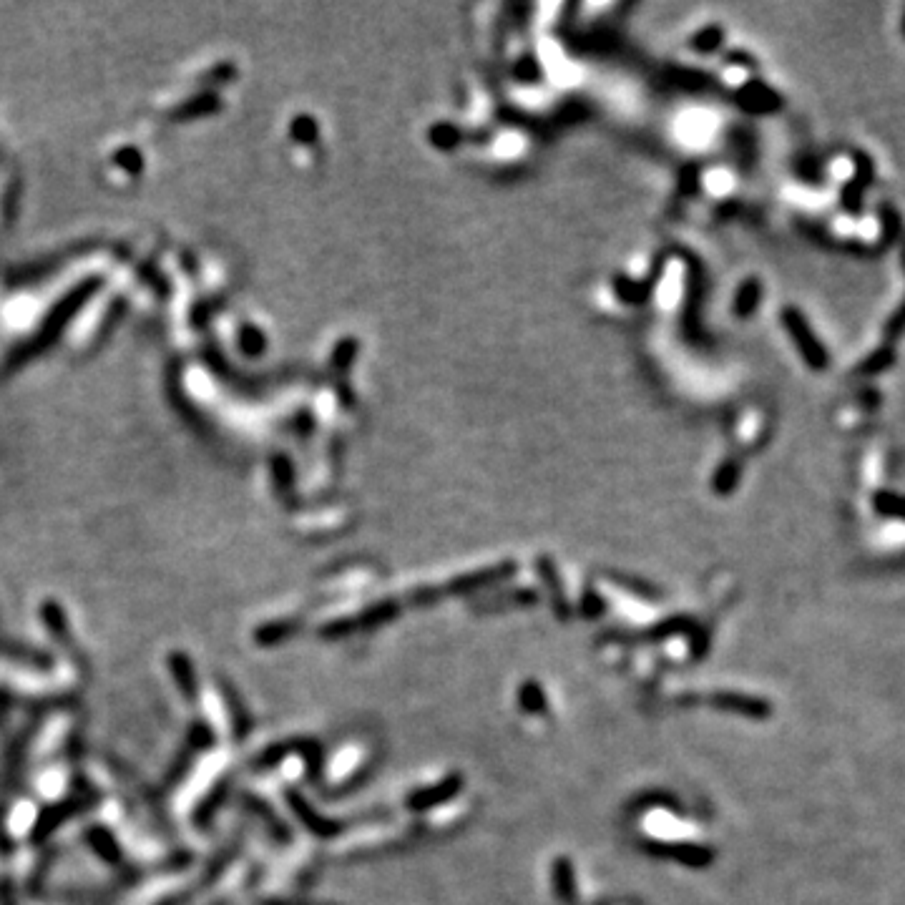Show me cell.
Masks as SVG:
<instances>
[{
    "label": "cell",
    "mask_w": 905,
    "mask_h": 905,
    "mask_svg": "<svg viewBox=\"0 0 905 905\" xmlns=\"http://www.w3.org/2000/svg\"><path fill=\"white\" fill-rule=\"evenodd\" d=\"M893 365H895V347L888 345V342H883V345L875 347V350L870 352L863 362H860L858 373L868 375V378H875V375L885 373V370H890Z\"/></svg>",
    "instance_id": "obj_2"
},
{
    "label": "cell",
    "mask_w": 905,
    "mask_h": 905,
    "mask_svg": "<svg viewBox=\"0 0 905 905\" xmlns=\"http://www.w3.org/2000/svg\"><path fill=\"white\" fill-rule=\"evenodd\" d=\"M760 292H762L760 282L757 280L745 282V287L740 290V297H737V312H740V315H750L757 307V302H760Z\"/></svg>",
    "instance_id": "obj_8"
},
{
    "label": "cell",
    "mask_w": 905,
    "mask_h": 905,
    "mask_svg": "<svg viewBox=\"0 0 905 905\" xmlns=\"http://www.w3.org/2000/svg\"><path fill=\"white\" fill-rule=\"evenodd\" d=\"M900 262H903V272H905V239H903V249H900Z\"/></svg>",
    "instance_id": "obj_9"
},
{
    "label": "cell",
    "mask_w": 905,
    "mask_h": 905,
    "mask_svg": "<svg viewBox=\"0 0 905 905\" xmlns=\"http://www.w3.org/2000/svg\"><path fill=\"white\" fill-rule=\"evenodd\" d=\"M900 33H903V38H905V11H903V18H900Z\"/></svg>",
    "instance_id": "obj_10"
},
{
    "label": "cell",
    "mask_w": 905,
    "mask_h": 905,
    "mask_svg": "<svg viewBox=\"0 0 905 905\" xmlns=\"http://www.w3.org/2000/svg\"><path fill=\"white\" fill-rule=\"evenodd\" d=\"M873 179H875L873 159H870L868 154H863V151H858V154H855V174H853V181H858L860 187H863L865 192H868L870 184H873Z\"/></svg>",
    "instance_id": "obj_7"
},
{
    "label": "cell",
    "mask_w": 905,
    "mask_h": 905,
    "mask_svg": "<svg viewBox=\"0 0 905 905\" xmlns=\"http://www.w3.org/2000/svg\"><path fill=\"white\" fill-rule=\"evenodd\" d=\"M878 217L880 227H883V242L890 244L900 234V214L895 212V207H890V204H883V207L878 209Z\"/></svg>",
    "instance_id": "obj_6"
},
{
    "label": "cell",
    "mask_w": 905,
    "mask_h": 905,
    "mask_svg": "<svg viewBox=\"0 0 905 905\" xmlns=\"http://www.w3.org/2000/svg\"><path fill=\"white\" fill-rule=\"evenodd\" d=\"M780 320L782 325H785V330L790 332L792 342H795L797 352L802 355L807 368L815 370V373H825V370L830 368V352L828 347L820 342V337L812 332L807 317L802 315L797 307H785V310L780 312Z\"/></svg>",
    "instance_id": "obj_1"
},
{
    "label": "cell",
    "mask_w": 905,
    "mask_h": 905,
    "mask_svg": "<svg viewBox=\"0 0 905 905\" xmlns=\"http://www.w3.org/2000/svg\"><path fill=\"white\" fill-rule=\"evenodd\" d=\"M900 335H905V297H903V302H900V305L890 312V317L885 320V325H883V337L888 345H893Z\"/></svg>",
    "instance_id": "obj_5"
},
{
    "label": "cell",
    "mask_w": 905,
    "mask_h": 905,
    "mask_svg": "<svg viewBox=\"0 0 905 905\" xmlns=\"http://www.w3.org/2000/svg\"><path fill=\"white\" fill-rule=\"evenodd\" d=\"M840 204H843L845 212L855 214V217H858V214L863 212V207H865V189L860 187L858 181L850 179L848 184H845L843 192H840Z\"/></svg>",
    "instance_id": "obj_4"
},
{
    "label": "cell",
    "mask_w": 905,
    "mask_h": 905,
    "mask_svg": "<svg viewBox=\"0 0 905 905\" xmlns=\"http://www.w3.org/2000/svg\"><path fill=\"white\" fill-rule=\"evenodd\" d=\"M873 508L878 516L905 521V496L895 491H878L873 496Z\"/></svg>",
    "instance_id": "obj_3"
}]
</instances>
